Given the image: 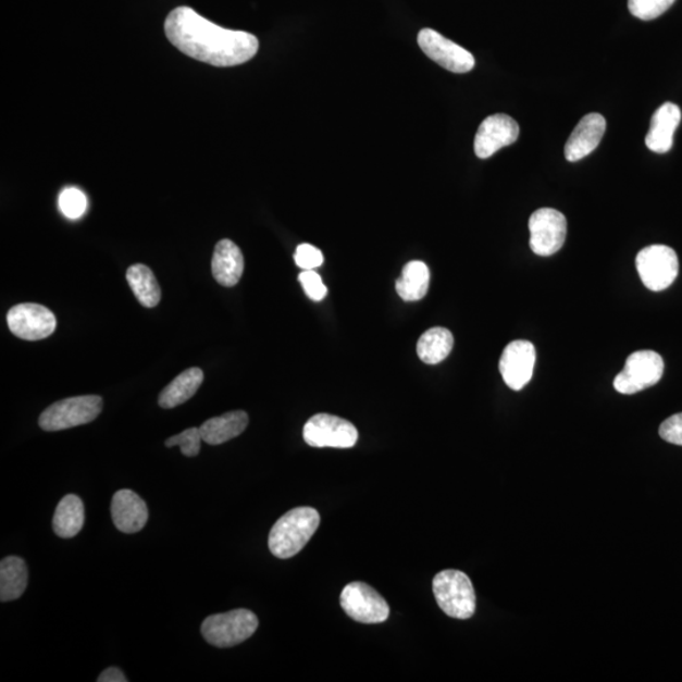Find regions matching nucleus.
Masks as SVG:
<instances>
[{"mask_svg": "<svg viewBox=\"0 0 682 682\" xmlns=\"http://www.w3.org/2000/svg\"><path fill=\"white\" fill-rule=\"evenodd\" d=\"M85 522V509L80 498L67 494L61 499L54 511L52 528L61 538H72L82 531Z\"/></svg>", "mask_w": 682, "mask_h": 682, "instance_id": "nucleus-20", "label": "nucleus"}, {"mask_svg": "<svg viewBox=\"0 0 682 682\" xmlns=\"http://www.w3.org/2000/svg\"><path fill=\"white\" fill-rule=\"evenodd\" d=\"M245 271V257L234 241L223 239L215 246L211 272L219 285L233 287L238 284Z\"/></svg>", "mask_w": 682, "mask_h": 682, "instance_id": "nucleus-18", "label": "nucleus"}, {"mask_svg": "<svg viewBox=\"0 0 682 682\" xmlns=\"http://www.w3.org/2000/svg\"><path fill=\"white\" fill-rule=\"evenodd\" d=\"M127 281L133 294L145 308L152 309L161 301V288L151 269L135 264L127 271Z\"/></svg>", "mask_w": 682, "mask_h": 682, "instance_id": "nucleus-25", "label": "nucleus"}, {"mask_svg": "<svg viewBox=\"0 0 682 682\" xmlns=\"http://www.w3.org/2000/svg\"><path fill=\"white\" fill-rule=\"evenodd\" d=\"M59 207L62 214L76 221L88 210V199L82 190L76 189V187H69L60 194Z\"/></svg>", "mask_w": 682, "mask_h": 682, "instance_id": "nucleus-26", "label": "nucleus"}, {"mask_svg": "<svg viewBox=\"0 0 682 682\" xmlns=\"http://www.w3.org/2000/svg\"><path fill=\"white\" fill-rule=\"evenodd\" d=\"M664 370L660 355L653 350H640L625 360L623 371L615 379L613 386L622 395L638 394L660 382Z\"/></svg>", "mask_w": 682, "mask_h": 682, "instance_id": "nucleus-6", "label": "nucleus"}, {"mask_svg": "<svg viewBox=\"0 0 682 682\" xmlns=\"http://www.w3.org/2000/svg\"><path fill=\"white\" fill-rule=\"evenodd\" d=\"M258 618L248 609H235L210 616L201 625L202 637L219 648L234 647L252 637L258 629Z\"/></svg>", "mask_w": 682, "mask_h": 682, "instance_id": "nucleus-4", "label": "nucleus"}, {"mask_svg": "<svg viewBox=\"0 0 682 682\" xmlns=\"http://www.w3.org/2000/svg\"><path fill=\"white\" fill-rule=\"evenodd\" d=\"M7 323L15 336L28 342L49 338L58 326L53 312L38 303L14 306L8 312Z\"/></svg>", "mask_w": 682, "mask_h": 682, "instance_id": "nucleus-12", "label": "nucleus"}, {"mask_svg": "<svg viewBox=\"0 0 682 682\" xmlns=\"http://www.w3.org/2000/svg\"><path fill=\"white\" fill-rule=\"evenodd\" d=\"M675 0H629L630 12L642 21H653L669 11Z\"/></svg>", "mask_w": 682, "mask_h": 682, "instance_id": "nucleus-27", "label": "nucleus"}, {"mask_svg": "<svg viewBox=\"0 0 682 682\" xmlns=\"http://www.w3.org/2000/svg\"><path fill=\"white\" fill-rule=\"evenodd\" d=\"M641 281L650 292L669 288L679 274V258L668 246H649L641 250L636 258Z\"/></svg>", "mask_w": 682, "mask_h": 682, "instance_id": "nucleus-7", "label": "nucleus"}, {"mask_svg": "<svg viewBox=\"0 0 682 682\" xmlns=\"http://www.w3.org/2000/svg\"><path fill=\"white\" fill-rule=\"evenodd\" d=\"M201 442L200 429L191 427L183 431L182 434L170 437L166 442V446L168 448L178 446L185 457L194 458L198 457L200 452Z\"/></svg>", "mask_w": 682, "mask_h": 682, "instance_id": "nucleus-28", "label": "nucleus"}, {"mask_svg": "<svg viewBox=\"0 0 682 682\" xmlns=\"http://www.w3.org/2000/svg\"><path fill=\"white\" fill-rule=\"evenodd\" d=\"M303 441L312 448L349 449L358 442V430L347 420L318 413L306 422Z\"/></svg>", "mask_w": 682, "mask_h": 682, "instance_id": "nucleus-8", "label": "nucleus"}, {"mask_svg": "<svg viewBox=\"0 0 682 682\" xmlns=\"http://www.w3.org/2000/svg\"><path fill=\"white\" fill-rule=\"evenodd\" d=\"M607 129L606 117L591 113L582 117L572 131L566 145V157L569 162H578L597 150Z\"/></svg>", "mask_w": 682, "mask_h": 682, "instance_id": "nucleus-15", "label": "nucleus"}, {"mask_svg": "<svg viewBox=\"0 0 682 682\" xmlns=\"http://www.w3.org/2000/svg\"><path fill=\"white\" fill-rule=\"evenodd\" d=\"M320 526L315 508L299 507L282 516L270 532L269 546L278 559L294 558L308 545Z\"/></svg>", "mask_w": 682, "mask_h": 682, "instance_id": "nucleus-2", "label": "nucleus"}, {"mask_svg": "<svg viewBox=\"0 0 682 682\" xmlns=\"http://www.w3.org/2000/svg\"><path fill=\"white\" fill-rule=\"evenodd\" d=\"M299 280L305 289V294L310 297L312 301L324 300L327 295V288L321 280L320 274L313 270L303 271L300 273Z\"/></svg>", "mask_w": 682, "mask_h": 682, "instance_id": "nucleus-29", "label": "nucleus"}, {"mask_svg": "<svg viewBox=\"0 0 682 682\" xmlns=\"http://www.w3.org/2000/svg\"><path fill=\"white\" fill-rule=\"evenodd\" d=\"M103 410V398L80 396L62 399L46 409L39 417V427L45 431H61L86 425L96 420Z\"/></svg>", "mask_w": 682, "mask_h": 682, "instance_id": "nucleus-5", "label": "nucleus"}, {"mask_svg": "<svg viewBox=\"0 0 682 682\" xmlns=\"http://www.w3.org/2000/svg\"><path fill=\"white\" fill-rule=\"evenodd\" d=\"M520 127L507 114H494L484 120L476 132L474 151L476 157L487 160L501 148L511 146L519 139Z\"/></svg>", "mask_w": 682, "mask_h": 682, "instance_id": "nucleus-14", "label": "nucleus"}, {"mask_svg": "<svg viewBox=\"0 0 682 682\" xmlns=\"http://www.w3.org/2000/svg\"><path fill=\"white\" fill-rule=\"evenodd\" d=\"M124 673L117 668H109L100 673L98 682H127Z\"/></svg>", "mask_w": 682, "mask_h": 682, "instance_id": "nucleus-32", "label": "nucleus"}, {"mask_svg": "<svg viewBox=\"0 0 682 682\" xmlns=\"http://www.w3.org/2000/svg\"><path fill=\"white\" fill-rule=\"evenodd\" d=\"M112 519L121 532H139L148 521L146 501L129 489L116 492L112 500Z\"/></svg>", "mask_w": 682, "mask_h": 682, "instance_id": "nucleus-16", "label": "nucleus"}, {"mask_svg": "<svg viewBox=\"0 0 682 682\" xmlns=\"http://www.w3.org/2000/svg\"><path fill=\"white\" fill-rule=\"evenodd\" d=\"M295 262L303 271L317 270L324 263V256L317 247L301 245L296 249Z\"/></svg>", "mask_w": 682, "mask_h": 682, "instance_id": "nucleus-30", "label": "nucleus"}, {"mask_svg": "<svg viewBox=\"0 0 682 682\" xmlns=\"http://www.w3.org/2000/svg\"><path fill=\"white\" fill-rule=\"evenodd\" d=\"M660 436L665 442L682 446V412L662 422Z\"/></svg>", "mask_w": 682, "mask_h": 682, "instance_id": "nucleus-31", "label": "nucleus"}, {"mask_svg": "<svg viewBox=\"0 0 682 682\" xmlns=\"http://www.w3.org/2000/svg\"><path fill=\"white\" fill-rule=\"evenodd\" d=\"M433 591L438 607L445 615L457 619H469L475 613V592L464 572L444 570L434 578Z\"/></svg>", "mask_w": 682, "mask_h": 682, "instance_id": "nucleus-3", "label": "nucleus"}, {"mask_svg": "<svg viewBox=\"0 0 682 682\" xmlns=\"http://www.w3.org/2000/svg\"><path fill=\"white\" fill-rule=\"evenodd\" d=\"M536 364V349L528 340L509 343L501 352L499 372L507 386L521 390L530 383Z\"/></svg>", "mask_w": 682, "mask_h": 682, "instance_id": "nucleus-13", "label": "nucleus"}, {"mask_svg": "<svg viewBox=\"0 0 682 682\" xmlns=\"http://www.w3.org/2000/svg\"><path fill=\"white\" fill-rule=\"evenodd\" d=\"M28 584V570L25 560L18 556H8L0 563V600L12 602L22 597Z\"/></svg>", "mask_w": 682, "mask_h": 682, "instance_id": "nucleus-21", "label": "nucleus"}, {"mask_svg": "<svg viewBox=\"0 0 682 682\" xmlns=\"http://www.w3.org/2000/svg\"><path fill=\"white\" fill-rule=\"evenodd\" d=\"M420 49L426 57L454 74H467L475 66L472 53L431 28L422 29L418 37Z\"/></svg>", "mask_w": 682, "mask_h": 682, "instance_id": "nucleus-11", "label": "nucleus"}, {"mask_svg": "<svg viewBox=\"0 0 682 682\" xmlns=\"http://www.w3.org/2000/svg\"><path fill=\"white\" fill-rule=\"evenodd\" d=\"M530 247L532 252L541 257L558 253L567 239V218L560 211L543 208L530 218Z\"/></svg>", "mask_w": 682, "mask_h": 682, "instance_id": "nucleus-9", "label": "nucleus"}, {"mask_svg": "<svg viewBox=\"0 0 682 682\" xmlns=\"http://www.w3.org/2000/svg\"><path fill=\"white\" fill-rule=\"evenodd\" d=\"M164 33L187 57L218 67L245 64L260 49L252 34L222 28L189 7H178L168 15Z\"/></svg>", "mask_w": 682, "mask_h": 682, "instance_id": "nucleus-1", "label": "nucleus"}, {"mask_svg": "<svg viewBox=\"0 0 682 682\" xmlns=\"http://www.w3.org/2000/svg\"><path fill=\"white\" fill-rule=\"evenodd\" d=\"M249 418L245 411H232L202 423L199 427L202 442L209 445H222L238 437L248 426Z\"/></svg>", "mask_w": 682, "mask_h": 682, "instance_id": "nucleus-19", "label": "nucleus"}, {"mask_svg": "<svg viewBox=\"0 0 682 682\" xmlns=\"http://www.w3.org/2000/svg\"><path fill=\"white\" fill-rule=\"evenodd\" d=\"M429 286V266L421 261H412L404 266L402 276L396 282V292L404 301H419L426 296Z\"/></svg>", "mask_w": 682, "mask_h": 682, "instance_id": "nucleus-23", "label": "nucleus"}, {"mask_svg": "<svg viewBox=\"0 0 682 682\" xmlns=\"http://www.w3.org/2000/svg\"><path fill=\"white\" fill-rule=\"evenodd\" d=\"M680 122L681 111L677 104L665 103L658 108L645 139L648 150L660 154L668 153Z\"/></svg>", "mask_w": 682, "mask_h": 682, "instance_id": "nucleus-17", "label": "nucleus"}, {"mask_svg": "<svg viewBox=\"0 0 682 682\" xmlns=\"http://www.w3.org/2000/svg\"><path fill=\"white\" fill-rule=\"evenodd\" d=\"M202 381L203 373L200 368L186 370L161 392L159 405L162 409L169 410L189 401L200 388Z\"/></svg>", "mask_w": 682, "mask_h": 682, "instance_id": "nucleus-22", "label": "nucleus"}, {"mask_svg": "<svg viewBox=\"0 0 682 682\" xmlns=\"http://www.w3.org/2000/svg\"><path fill=\"white\" fill-rule=\"evenodd\" d=\"M454 347V336L448 328L433 327L421 335L418 356L423 363L438 364L449 357Z\"/></svg>", "mask_w": 682, "mask_h": 682, "instance_id": "nucleus-24", "label": "nucleus"}, {"mask_svg": "<svg viewBox=\"0 0 682 682\" xmlns=\"http://www.w3.org/2000/svg\"><path fill=\"white\" fill-rule=\"evenodd\" d=\"M340 605L345 613L363 624L386 622L389 606L382 595L365 583H351L344 587Z\"/></svg>", "mask_w": 682, "mask_h": 682, "instance_id": "nucleus-10", "label": "nucleus"}]
</instances>
